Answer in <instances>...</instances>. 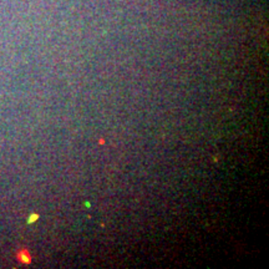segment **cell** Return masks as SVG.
<instances>
[{
  "instance_id": "6da1fadb",
  "label": "cell",
  "mask_w": 269,
  "mask_h": 269,
  "mask_svg": "<svg viewBox=\"0 0 269 269\" xmlns=\"http://www.w3.org/2000/svg\"><path fill=\"white\" fill-rule=\"evenodd\" d=\"M18 257H19L20 262L24 263V264H27V263L31 262V258H30V255L27 254V252H21V253H19Z\"/></svg>"
},
{
  "instance_id": "7a4b0ae2",
  "label": "cell",
  "mask_w": 269,
  "mask_h": 269,
  "mask_svg": "<svg viewBox=\"0 0 269 269\" xmlns=\"http://www.w3.org/2000/svg\"><path fill=\"white\" fill-rule=\"evenodd\" d=\"M36 219H38V214H34V216H31V218L29 219V223H31V222H34Z\"/></svg>"
}]
</instances>
